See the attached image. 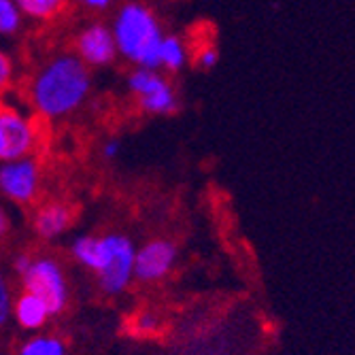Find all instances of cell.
I'll return each instance as SVG.
<instances>
[{
  "mask_svg": "<svg viewBox=\"0 0 355 355\" xmlns=\"http://www.w3.org/2000/svg\"><path fill=\"white\" fill-rule=\"evenodd\" d=\"M92 75L85 64L62 53L51 58L30 83V105L47 119H62L75 113L89 96Z\"/></svg>",
  "mask_w": 355,
  "mask_h": 355,
  "instance_id": "1",
  "label": "cell"
},
{
  "mask_svg": "<svg viewBox=\"0 0 355 355\" xmlns=\"http://www.w3.org/2000/svg\"><path fill=\"white\" fill-rule=\"evenodd\" d=\"M111 32L117 53L132 62L135 67L157 71V47L164 35L155 15L147 7L139 3L123 5L115 15Z\"/></svg>",
  "mask_w": 355,
  "mask_h": 355,
  "instance_id": "2",
  "label": "cell"
},
{
  "mask_svg": "<svg viewBox=\"0 0 355 355\" xmlns=\"http://www.w3.org/2000/svg\"><path fill=\"white\" fill-rule=\"evenodd\" d=\"M26 292L39 296L51 315H60L69 304V281L58 260L47 255L30 257L28 268L19 275Z\"/></svg>",
  "mask_w": 355,
  "mask_h": 355,
  "instance_id": "3",
  "label": "cell"
},
{
  "mask_svg": "<svg viewBox=\"0 0 355 355\" xmlns=\"http://www.w3.org/2000/svg\"><path fill=\"white\" fill-rule=\"evenodd\" d=\"M39 147V125L17 107L0 105V162L28 157Z\"/></svg>",
  "mask_w": 355,
  "mask_h": 355,
  "instance_id": "4",
  "label": "cell"
},
{
  "mask_svg": "<svg viewBox=\"0 0 355 355\" xmlns=\"http://www.w3.org/2000/svg\"><path fill=\"white\" fill-rule=\"evenodd\" d=\"M128 87L147 115H171L177 111V94L159 71L137 67L128 75Z\"/></svg>",
  "mask_w": 355,
  "mask_h": 355,
  "instance_id": "5",
  "label": "cell"
},
{
  "mask_svg": "<svg viewBox=\"0 0 355 355\" xmlns=\"http://www.w3.org/2000/svg\"><path fill=\"white\" fill-rule=\"evenodd\" d=\"M109 260L98 272V285L107 296H117L135 279V245L123 234H107Z\"/></svg>",
  "mask_w": 355,
  "mask_h": 355,
  "instance_id": "6",
  "label": "cell"
},
{
  "mask_svg": "<svg viewBox=\"0 0 355 355\" xmlns=\"http://www.w3.org/2000/svg\"><path fill=\"white\" fill-rule=\"evenodd\" d=\"M41 189V166L32 155L3 162L0 166V193L13 202L30 205Z\"/></svg>",
  "mask_w": 355,
  "mask_h": 355,
  "instance_id": "7",
  "label": "cell"
},
{
  "mask_svg": "<svg viewBox=\"0 0 355 355\" xmlns=\"http://www.w3.org/2000/svg\"><path fill=\"white\" fill-rule=\"evenodd\" d=\"M177 262V247L171 241L155 239L135 253V279L143 283L162 281Z\"/></svg>",
  "mask_w": 355,
  "mask_h": 355,
  "instance_id": "8",
  "label": "cell"
},
{
  "mask_svg": "<svg viewBox=\"0 0 355 355\" xmlns=\"http://www.w3.org/2000/svg\"><path fill=\"white\" fill-rule=\"evenodd\" d=\"M117 55L111 28L105 24H92L77 37V58L85 67H107Z\"/></svg>",
  "mask_w": 355,
  "mask_h": 355,
  "instance_id": "9",
  "label": "cell"
},
{
  "mask_svg": "<svg viewBox=\"0 0 355 355\" xmlns=\"http://www.w3.org/2000/svg\"><path fill=\"white\" fill-rule=\"evenodd\" d=\"M11 315L15 317L17 326L24 328V330H41L47 326V321L53 317L51 311L47 309V304L30 292H24L19 294L13 304H11Z\"/></svg>",
  "mask_w": 355,
  "mask_h": 355,
  "instance_id": "10",
  "label": "cell"
},
{
  "mask_svg": "<svg viewBox=\"0 0 355 355\" xmlns=\"http://www.w3.org/2000/svg\"><path fill=\"white\" fill-rule=\"evenodd\" d=\"M71 223H73V211L71 207L62 202H47L35 213V230L45 241H51L64 234L69 230Z\"/></svg>",
  "mask_w": 355,
  "mask_h": 355,
  "instance_id": "11",
  "label": "cell"
},
{
  "mask_svg": "<svg viewBox=\"0 0 355 355\" xmlns=\"http://www.w3.org/2000/svg\"><path fill=\"white\" fill-rule=\"evenodd\" d=\"M73 255L81 266L98 275L109 260L107 234L105 236H79L73 243Z\"/></svg>",
  "mask_w": 355,
  "mask_h": 355,
  "instance_id": "12",
  "label": "cell"
},
{
  "mask_svg": "<svg viewBox=\"0 0 355 355\" xmlns=\"http://www.w3.org/2000/svg\"><path fill=\"white\" fill-rule=\"evenodd\" d=\"M185 62H187L185 43L175 35L162 37L159 47H157V71L164 69L168 73H177L185 67Z\"/></svg>",
  "mask_w": 355,
  "mask_h": 355,
  "instance_id": "13",
  "label": "cell"
},
{
  "mask_svg": "<svg viewBox=\"0 0 355 355\" xmlns=\"http://www.w3.org/2000/svg\"><path fill=\"white\" fill-rule=\"evenodd\" d=\"M15 5L21 15L30 19H53L58 17L64 9H67L69 0H15Z\"/></svg>",
  "mask_w": 355,
  "mask_h": 355,
  "instance_id": "14",
  "label": "cell"
},
{
  "mask_svg": "<svg viewBox=\"0 0 355 355\" xmlns=\"http://www.w3.org/2000/svg\"><path fill=\"white\" fill-rule=\"evenodd\" d=\"M17 355H67V345L58 336L51 334H39L21 345Z\"/></svg>",
  "mask_w": 355,
  "mask_h": 355,
  "instance_id": "15",
  "label": "cell"
},
{
  "mask_svg": "<svg viewBox=\"0 0 355 355\" xmlns=\"http://www.w3.org/2000/svg\"><path fill=\"white\" fill-rule=\"evenodd\" d=\"M21 26V13L15 0H0V35L11 37Z\"/></svg>",
  "mask_w": 355,
  "mask_h": 355,
  "instance_id": "16",
  "label": "cell"
},
{
  "mask_svg": "<svg viewBox=\"0 0 355 355\" xmlns=\"http://www.w3.org/2000/svg\"><path fill=\"white\" fill-rule=\"evenodd\" d=\"M11 304H13V298H11V289H9V283L0 270V330L7 326V321L11 317Z\"/></svg>",
  "mask_w": 355,
  "mask_h": 355,
  "instance_id": "17",
  "label": "cell"
},
{
  "mask_svg": "<svg viewBox=\"0 0 355 355\" xmlns=\"http://www.w3.org/2000/svg\"><path fill=\"white\" fill-rule=\"evenodd\" d=\"M13 81V64H11V58L0 49V94H5L7 87L11 85Z\"/></svg>",
  "mask_w": 355,
  "mask_h": 355,
  "instance_id": "18",
  "label": "cell"
},
{
  "mask_svg": "<svg viewBox=\"0 0 355 355\" xmlns=\"http://www.w3.org/2000/svg\"><path fill=\"white\" fill-rule=\"evenodd\" d=\"M217 62H219V53L213 45H207L198 51V58H196V64L202 69V71H211L217 67Z\"/></svg>",
  "mask_w": 355,
  "mask_h": 355,
  "instance_id": "19",
  "label": "cell"
},
{
  "mask_svg": "<svg viewBox=\"0 0 355 355\" xmlns=\"http://www.w3.org/2000/svg\"><path fill=\"white\" fill-rule=\"evenodd\" d=\"M137 328H139V332H143V334H153V332H157V328H159V321H157V317H153V315H139V319H137Z\"/></svg>",
  "mask_w": 355,
  "mask_h": 355,
  "instance_id": "20",
  "label": "cell"
},
{
  "mask_svg": "<svg viewBox=\"0 0 355 355\" xmlns=\"http://www.w3.org/2000/svg\"><path fill=\"white\" fill-rule=\"evenodd\" d=\"M119 151H121V143H119L117 139H109V141L103 145V155H105L107 159H115V157L119 155Z\"/></svg>",
  "mask_w": 355,
  "mask_h": 355,
  "instance_id": "21",
  "label": "cell"
},
{
  "mask_svg": "<svg viewBox=\"0 0 355 355\" xmlns=\"http://www.w3.org/2000/svg\"><path fill=\"white\" fill-rule=\"evenodd\" d=\"M79 3H81L83 7L92 9V11H105V9L111 7L113 0H79Z\"/></svg>",
  "mask_w": 355,
  "mask_h": 355,
  "instance_id": "22",
  "label": "cell"
},
{
  "mask_svg": "<svg viewBox=\"0 0 355 355\" xmlns=\"http://www.w3.org/2000/svg\"><path fill=\"white\" fill-rule=\"evenodd\" d=\"M9 228H11V219H9V213L0 207V241H3L7 234H9Z\"/></svg>",
  "mask_w": 355,
  "mask_h": 355,
  "instance_id": "23",
  "label": "cell"
}]
</instances>
